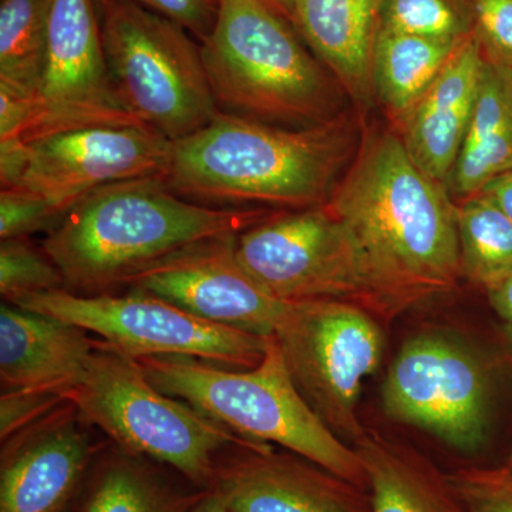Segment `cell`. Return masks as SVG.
I'll return each instance as SVG.
<instances>
[{
    "label": "cell",
    "mask_w": 512,
    "mask_h": 512,
    "mask_svg": "<svg viewBox=\"0 0 512 512\" xmlns=\"http://www.w3.org/2000/svg\"><path fill=\"white\" fill-rule=\"evenodd\" d=\"M325 207L355 247L372 313L393 318L450 292L463 276L457 205L396 134L366 136Z\"/></svg>",
    "instance_id": "6da1fadb"
},
{
    "label": "cell",
    "mask_w": 512,
    "mask_h": 512,
    "mask_svg": "<svg viewBox=\"0 0 512 512\" xmlns=\"http://www.w3.org/2000/svg\"><path fill=\"white\" fill-rule=\"evenodd\" d=\"M352 140L343 117L292 128L218 113L174 141L163 180L180 197L211 207H322L340 181Z\"/></svg>",
    "instance_id": "7a4b0ae2"
},
{
    "label": "cell",
    "mask_w": 512,
    "mask_h": 512,
    "mask_svg": "<svg viewBox=\"0 0 512 512\" xmlns=\"http://www.w3.org/2000/svg\"><path fill=\"white\" fill-rule=\"evenodd\" d=\"M261 212L211 207L175 194L163 177L136 178L90 192L47 234L43 251L66 289L104 293L188 245L241 234Z\"/></svg>",
    "instance_id": "3957f363"
},
{
    "label": "cell",
    "mask_w": 512,
    "mask_h": 512,
    "mask_svg": "<svg viewBox=\"0 0 512 512\" xmlns=\"http://www.w3.org/2000/svg\"><path fill=\"white\" fill-rule=\"evenodd\" d=\"M201 50L220 113L292 128L338 117L332 73L264 0H220Z\"/></svg>",
    "instance_id": "277c9868"
},
{
    "label": "cell",
    "mask_w": 512,
    "mask_h": 512,
    "mask_svg": "<svg viewBox=\"0 0 512 512\" xmlns=\"http://www.w3.org/2000/svg\"><path fill=\"white\" fill-rule=\"evenodd\" d=\"M137 362L158 390L190 404L235 436L249 443L278 444L367 491L355 448L332 433L303 399L274 335L266 340L261 363L247 370L184 356Z\"/></svg>",
    "instance_id": "5b68a950"
},
{
    "label": "cell",
    "mask_w": 512,
    "mask_h": 512,
    "mask_svg": "<svg viewBox=\"0 0 512 512\" xmlns=\"http://www.w3.org/2000/svg\"><path fill=\"white\" fill-rule=\"evenodd\" d=\"M66 397L116 447L170 468L201 490H211L215 460L225 448L269 446L249 443L161 392L137 360L103 342L97 343L82 380Z\"/></svg>",
    "instance_id": "8992f818"
},
{
    "label": "cell",
    "mask_w": 512,
    "mask_h": 512,
    "mask_svg": "<svg viewBox=\"0 0 512 512\" xmlns=\"http://www.w3.org/2000/svg\"><path fill=\"white\" fill-rule=\"evenodd\" d=\"M104 52L124 107L170 141L220 113L201 43L184 26L134 0H94Z\"/></svg>",
    "instance_id": "52a82bcc"
},
{
    "label": "cell",
    "mask_w": 512,
    "mask_h": 512,
    "mask_svg": "<svg viewBox=\"0 0 512 512\" xmlns=\"http://www.w3.org/2000/svg\"><path fill=\"white\" fill-rule=\"evenodd\" d=\"M13 305L52 316L100 336L130 359L184 356L227 369L247 370L264 359V336L217 325L153 295H79L57 289L20 298Z\"/></svg>",
    "instance_id": "ba28073f"
},
{
    "label": "cell",
    "mask_w": 512,
    "mask_h": 512,
    "mask_svg": "<svg viewBox=\"0 0 512 512\" xmlns=\"http://www.w3.org/2000/svg\"><path fill=\"white\" fill-rule=\"evenodd\" d=\"M293 383L340 440L365 434L357 402L376 372L383 333L372 313L343 301L291 302L274 333Z\"/></svg>",
    "instance_id": "9c48e42d"
},
{
    "label": "cell",
    "mask_w": 512,
    "mask_h": 512,
    "mask_svg": "<svg viewBox=\"0 0 512 512\" xmlns=\"http://www.w3.org/2000/svg\"><path fill=\"white\" fill-rule=\"evenodd\" d=\"M237 255L245 271L281 301L330 299L372 313L355 247L325 205L259 221L238 235Z\"/></svg>",
    "instance_id": "30bf717a"
},
{
    "label": "cell",
    "mask_w": 512,
    "mask_h": 512,
    "mask_svg": "<svg viewBox=\"0 0 512 512\" xmlns=\"http://www.w3.org/2000/svg\"><path fill=\"white\" fill-rule=\"evenodd\" d=\"M384 412L434 434L448 446L473 453L484 446L490 384L470 349L441 335L403 346L383 390Z\"/></svg>",
    "instance_id": "8fae6325"
},
{
    "label": "cell",
    "mask_w": 512,
    "mask_h": 512,
    "mask_svg": "<svg viewBox=\"0 0 512 512\" xmlns=\"http://www.w3.org/2000/svg\"><path fill=\"white\" fill-rule=\"evenodd\" d=\"M124 126L147 127L124 107L114 86L96 2L52 0L45 74L23 140L77 128Z\"/></svg>",
    "instance_id": "7c38bea8"
},
{
    "label": "cell",
    "mask_w": 512,
    "mask_h": 512,
    "mask_svg": "<svg viewBox=\"0 0 512 512\" xmlns=\"http://www.w3.org/2000/svg\"><path fill=\"white\" fill-rule=\"evenodd\" d=\"M173 141L141 126L86 127L26 141L18 184L67 212L90 192L136 178L163 177Z\"/></svg>",
    "instance_id": "4fadbf2b"
},
{
    "label": "cell",
    "mask_w": 512,
    "mask_h": 512,
    "mask_svg": "<svg viewBox=\"0 0 512 512\" xmlns=\"http://www.w3.org/2000/svg\"><path fill=\"white\" fill-rule=\"evenodd\" d=\"M238 235L188 245L130 276L124 286L153 293L208 322L268 338L291 302L266 292L245 271Z\"/></svg>",
    "instance_id": "5bb4252c"
},
{
    "label": "cell",
    "mask_w": 512,
    "mask_h": 512,
    "mask_svg": "<svg viewBox=\"0 0 512 512\" xmlns=\"http://www.w3.org/2000/svg\"><path fill=\"white\" fill-rule=\"evenodd\" d=\"M86 424L67 402L2 441L0 512H76L100 453Z\"/></svg>",
    "instance_id": "9a60e30c"
},
{
    "label": "cell",
    "mask_w": 512,
    "mask_h": 512,
    "mask_svg": "<svg viewBox=\"0 0 512 512\" xmlns=\"http://www.w3.org/2000/svg\"><path fill=\"white\" fill-rule=\"evenodd\" d=\"M211 490L231 512H370L366 490L272 446L225 448Z\"/></svg>",
    "instance_id": "2e32d148"
},
{
    "label": "cell",
    "mask_w": 512,
    "mask_h": 512,
    "mask_svg": "<svg viewBox=\"0 0 512 512\" xmlns=\"http://www.w3.org/2000/svg\"><path fill=\"white\" fill-rule=\"evenodd\" d=\"M483 63L484 53L473 33L400 121L399 137L410 158L439 183L447 184L463 146Z\"/></svg>",
    "instance_id": "e0dca14e"
},
{
    "label": "cell",
    "mask_w": 512,
    "mask_h": 512,
    "mask_svg": "<svg viewBox=\"0 0 512 512\" xmlns=\"http://www.w3.org/2000/svg\"><path fill=\"white\" fill-rule=\"evenodd\" d=\"M97 343L79 326L2 303V390H52L66 396L82 380Z\"/></svg>",
    "instance_id": "ac0fdd59"
},
{
    "label": "cell",
    "mask_w": 512,
    "mask_h": 512,
    "mask_svg": "<svg viewBox=\"0 0 512 512\" xmlns=\"http://www.w3.org/2000/svg\"><path fill=\"white\" fill-rule=\"evenodd\" d=\"M383 0H296L292 25L355 99L373 93V52Z\"/></svg>",
    "instance_id": "d6986e66"
},
{
    "label": "cell",
    "mask_w": 512,
    "mask_h": 512,
    "mask_svg": "<svg viewBox=\"0 0 512 512\" xmlns=\"http://www.w3.org/2000/svg\"><path fill=\"white\" fill-rule=\"evenodd\" d=\"M353 448L365 470L370 512H464L448 474L412 447L365 433Z\"/></svg>",
    "instance_id": "ffe728a7"
},
{
    "label": "cell",
    "mask_w": 512,
    "mask_h": 512,
    "mask_svg": "<svg viewBox=\"0 0 512 512\" xmlns=\"http://www.w3.org/2000/svg\"><path fill=\"white\" fill-rule=\"evenodd\" d=\"M512 171V70L485 59L473 114L447 181L451 197L480 194Z\"/></svg>",
    "instance_id": "44dd1931"
},
{
    "label": "cell",
    "mask_w": 512,
    "mask_h": 512,
    "mask_svg": "<svg viewBox=\"0 0 512 512\" xmlns=\"http://www.w3.org/2000/svg\"><path fill=\"white\" fill-rule=\"evenodd\" d=\"M161 467L119 447L100 451L76 512H190L208 490L175 481Z\"/></svg>",
    "instance_id": "7402d4cb"
},
{
    "label": "cell",
    "mask_w": 512,
    "mask_h": 512,
    "mask_svg": "<svg viewBox=\"0 0 512 512\" xmlns=\"http://www.w3.org/2000/svg\"><path fill=\"white\" fill-rule=\"evenodd\" d=\"M463 42L379 30L373 52V93L397 123L427 92Z\"/></svg>",
    "instance_id": "603a6c76"
},
{
    "label": "cell",
    "mask_w": 512,
    "mask_h": 512,
    "mask_svg": "<svg viewBox=\"0 0 512 512\" xmlns=\"http://www.w3.org/2000/svg\"><path fill=\"white\" fill-rule=\"evenodd\" d=\"M52 0H2L0 89L37 99L49 50Z\"/></svg>",
    "instance_id": "cb8c5ba5"
},
{
    "label": "cell",
    "mask_w": 512,
    "mask_h": 512,
    "mask_svg": "<svg viewBox=\"0 0 512 512\" xmlns=\"http://www.w3.org/2000/svg\"><path fill=\"white\" fill-rule=\"evenodd\" d=\"M461 274L490 288L512 274V221L490 197L480 194L457 205Z\"/></svg>",
    "instance_id": "d4e9b609"
},
{
    "label": "cell",
    "mask_w": 512,
    "mask_h": 512,
    "mask_svg": "<svg viewBox=\"0 0 512 512\" xmlns=\"http://www.w3.org/2000/svg\"><path fill=\"white\" fill-rule=\"evenodd\" d=\"M379 30L463 42L473 35V18L468 0H383Z\"/></svg>",
    "instance_id": "484cf974"
},
{
    "label": "cell",
    "mask_w": 512,
    "mask_h": 512,
    "mask_svg": "<svg viewBox=\"0 0 512 512\" xmlns=\"http://www.w3.org/2000/svg\"><path fill=\"white\" fill-rule=\"evenodd\" d=\"M57 289H66V282L43 249L33 247L26 238L2 239L0 293L6 302Z\"/></svg>",
    "instance_id": "4316f807"
},
{
    "label": "cell",
    "mask_w": 512,
    "mask_h": 512,
    "mask_svg": "<svg viewBox=\"0 0 512 512\" xmlns=\"http://www.w3.org/2000/svg\"><path fill=\"white\" fill-rule=\"evenodd\" d=\"M66 212L36 192L22 188L0 191V238H26L40 231H52Z\"/></svg>",
    "instance_id": "83f0119b"
},
{
    "label": "cell",
    "mask_w": 512,
    "mask_h": 512,
    "mask_svg": "<svg viewBox=\"0 0 512 512\" xmlns=\"http://www.w3.org/2000/svg\"><path fill=\"white\" fill-rule=\"evenodd\" d=\"M464 512H512V470L463 467L448 474Z\"/></svg>",
    "instance_id": "f1b7e54d"
},
{
    "label": "cell",
    "mask_w": 512,
    "mask_h": 512,
    "mask_svg": "<svg viewBox=\"0 0 512 512\" xmlns=\"http://www.w3.org/2000/svg\"><path fill=\"white\" fill-rule=\"evenodd\" d=\"M485 59L512 70V0H468Z\"/></svg>",
    "instance_id": "f546056e"
},
{
    "label": "cell",
    "mask_w": 512,
    "mask_h": 512,
    "mask_svg": "<svg viewBox=\"0 0 512 512\" xmlns=\"http://www.w3.org/2000/svg\"><path fill=\"white\" fill-rule=\"evenodd\" d=\"M69 402L52 390H2L0 396V441L10 439Z\"/></svg>",
    "instance_id": "4dcf8cb0"
},
{
    "label": "cell",
    "mask_w": 512,
    "mask_h": 512,
    "mask_svg": "<svg viewBox=\"0 0 512 512\" xmlns=\"http://www.w3.org/2000/svg\"><path fill=\"white\" fill-rule=\"evenodd\" d=\"M184 26L198 42L211 35L220 0H134Z\"/></svg>",
    "instance_id": "1f68e13d"
},
{
    "label": "cell",
    "mask_w": 512,
    "mask_h": 512,
    "mask_svg": "<svg viewBox=\"0 0 512 512\" xmlns=\"http://www.w3.org/2000/svg\"><path fill=\"white\" fill-rule=\"evenodd\" d=\"M495 312L505 320L512 330V274L487 289Z\"/></svg>",
    "instance_id": "d6a6232c"
},
{
    "label": "cell",
    "mask_w": 512,
    "mask_h": 512,
    "mask_svg": "<svg viewBox=\"0 0 512 512\" xmlns=\"http://www.w3.org/2000/svg\"><path fill=\"white\" fill-rule=\"evenodd\" d=\"M481 192L490 197L512 221V171L494 178Z\"/></svg>",
    "instance_id": "836d02e7"
},
{
    "label": "cell",
    "mask_w": 512,
    "mask_h": 512,
    "mask_svg": "<svg viewBox=\"0 0 512 512\" xmlns=\"http://www.w3.org/2000/svg\"><path fill=\"white\" fill-rule=\"evenodd\" d=\"M190 512H231L227 504L222 500L221 495L215 493L214 490H208L207 493L202 495L201 500L198 501Z\"/></svg>",
    "instance_id": "e575fe53"
},
{
    "label": "cell",
    "mask_w": 512,
    "mask_h": 512,
    "mask_svg": "<svg viewBox=\"0 0 512 512\" xmlns=\"http://www.w3.org/2000/svg\"><path fill=\"white\" fill-rule=\"evenodd\" d=\"M264 2L268 3L271 8H274L276 12L281 13L282 16H285L292 23L296 0H264Z\"/></svg>",
    "instance_id": "d590c367"
},
{
    "label": "cell",
    "mask_w": 512,
    "mask_h": 512,
    "mask_svg": "<svg viewBox=\"0 0 512 512\" xmlns=\"http://www.w3.org/2000/svg\"><path fill=\"white\" fill-rule=\"evenodd\" d=\"M507 467L511 468V470H512V450H511L510 458H508Z\"/></svg>",
    "instance_id": "8d00e7d4"
}]
</instances>
